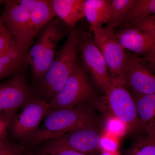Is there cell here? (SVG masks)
<instances>
[{"mask_svg":"<svg viewBox=\"0 0 155 155\" xmlns=\"http://www.w3.org/2000/svg\"><path fill=\"white\" fill-rule=\"evenodd\" d=\"M97 103L107 116L115 117L127 125L128 129L141 130L135 101L125 84L114 81L112 86L102 98L95 99Z\"/></svg>","mask_w":155,"mask_h":155,"instance_id":"277c9868","label":"cell"},{"mask_svg":"<svg viewBox=\"0 0 155 155\" xmlns=\"http://www.w3.org/2000/svg\"><path fill=\"white\" fill-rule=\"evenodd\" d=\"M101 155H121L119 153L118 151L114 152H110L104 151H101Z\"/></svg>","mask_w":155,"mask_h":155,"instance_id":"f1b7e54d","label":"cell"},{"mask_svg":"<svg viewBox=\"0 0 155 155\" xmlns=\"http://www.w3.org/2000/svg\"><path fill=\"white\" fill-rule=\"evenodd\" d=\"M153 15H155V0H136L120 24L124 25L138 18Z\"/></svg>","mask_w":155,"mask_h":155,"instance_id":"ac0fdd59","label":"cell"},{"mask_svg":"<svg viewBox=\"0 0 155 155\" xmlns=\"http://www.w3.org/2000/svg\"><path fill=\"white\" fill-rule=\"evenodd\" d=\"M118 138L107 134H102L100 142V150L104 151H117L119 148Z\"/></svg>","mask_w":155,"mask_h":155,"instance_id":"484cf974","label":"cell"},{"mask_svg":"<svg viewBox=\"0 0 155 155\" xmlns=\"http://www.w3.org/2000/svg\"><path fill=\"white\" fill-rule=\"evenodd\" d=\"M6 1H1V0H0V5L1 4H2V3L4 2H5Z\"/></svg>","mask_w":155,"mask_h":155,"instance_id":"f546056e","label":"cell"},{"mask_svg":"<svg viewBox=\"0 0 155 155\" xmlns=\"http://www.w3.org/2000/svg\"><path fill=\"white\" fill-rule=\"evenodd\" d=\"M0 17L19 47L26 51L34 40L29 0L6 1Z\"/></svg>","mask_w":155,"mask_h":155,"instance_id":"8992f818","label":"cell"},{"mask_svg":"<svg viewBox=\"0 0 155 155\" xmlns=\"http://www.w3.org/2000/svg\"><path fill=\"white\" fill-rule=\"evenodd\" d=\"M95 91L91 83L83 65L78 61L77 66L67 82L51 101L48 102V112L69 109L92 101Z\"/></svg>","mask_w":155,"mask_h":155,"instance_id":"5b68a950","label":"cell"},{"mask_svg":"<svg viewBox=\"0 0 155 155\" xmlns=\"http://www.w3.org/2000/svg\"><path fill=\"white\" fill-rule=\"evenodd\" d=\"M83 66L94 82L106 94L113 83L105 61L94 38L84 32L78 46Z\"/></svg>","mask_w":155,"mask_h":155,"instance_id":"ba28073f","label":"cell"},{"mask_svg":"<svg viewBox=\"0 0 155 155\" xmlns=\"http://www.w3.org/2000/svg\"><path fill=\"white\" fill-rule=\"evenodd\" d=\"M115 36L125 50L143 57L155 47V39L133 27H124L115 33Z\"/></svg>","mask_w":155,"mask_h":155,"instance_id":"4fadbf2b","label":"cell"},{"mask_svg":"<svg viewBox=\"0 0 155 155\" xmlns=\"http://www.w3.org/2000/svg\"><path fill=\"white\" fill-rule=\"evenodd\" d=\"M84 0H52L56 16L73 29L84 17Z\"/></svg>","mask_w":155,"mask_h":155,"instance_id":"5bb4252c","label":"cell"},{"mask_svg":"<svg viewBox=\"0 0 155 155\" xmlns=\"http://www.w3.org/2000/svg\"><path fill=\"white\" fill-rule=\"evenodd\" d=\"M123 25L124 27L138 28L155 39V15L138 18Z\"/></svg>","mask_w":155,"mask_h":155,"instance_id":"44dd1931","label":"cell"},{"mask_svg":"<svg viewBox=\"0 0 155 155\" xmlns=\"http://www.w3.org/2000/svg\"><path fill=\"white\" fill-rule=\"evenodd\" d=\"M33 97L24 74H16L0 84V116L14 119L17 110Z\"/></svg>","mask_w":155,"mask_h":155,"instance_id":"30bf717a","label":"cell"},{"mask_svg":"<svg viewBox=\"0 0 155 155\" xmlns=\"http://www.w3.org/2000/svg\"><path fill=\"white\" fill-rule=\"evenodd\" d=\"M110 0H84V17L90 25L92 31L107 24L110 17Z\"/></svg>","mask_w":155,"mask_h":155,"instance_id":"9a60e30c","label":"cell"},{"mask_svg":"<svg viewBox=\"0 0 155 155\" xmlns=\"http://www.w3.org/2000/svg\"><path fill=\"white\" fill-rule=\"evenodd\" d=\"M64 31L61 21L53 19L42 30L36 42L27 53L26 63L30 65L36 82L41 80L54 60L57 46Z\"/></svg>","mask_w":155,"mask_h":155,"instance_id":"3957f363","label":"cell"},{"mask_svg":"<svg viewBox=\"0 0 155 155\" xmlns=\"http://www.w3.org/2000/svg\"></svg>","mask_w":155,"mask_h":155,"instance_id":"4dcf8cb0","label":"cell"},{"mask_svg":"<svg viewBox=\"0 0 155 155\" xmlns=\"http://www.w3.org/2000/svg\"><path fill=\"white\" fill-rule=\"evenodd\" d=\"M98 125L93 107L88 104L69 109L49 111L41 127L29 140L31 145H38L80 128Z\"/></svg>","mask_w":155,"mask_h":155,"instance_id":"6da1fadb","label":"cell"},{"mask_svg":"<svg viewBox=\"0 0 155 155\" xmlns=\"http://www.w3.org/2000/svg\"><path fill=\"white\" fill-rule=\"evenodd\" d=\"M17 48H21L0 17V54Z\"/></svg>","mask_w":155,"mask_h":155,"instance_id":"7402d4cb","label":"cell"},{"mask_svg":"<svg viewBox=\"0 0 155 155\" xmlns=\"http://www.w3.org/2000/svg\"><path fill=\"white\" fill-rule=\"evenodd\" d=\"M137 116L142 130H155V93L142 94L133 93Z\"/></svg>","mask_w":155,"mask_h":155,"instance_id":"2e32d148","label":"cell"},{"mask_svg":"<svg viewBox=\"0 0 155 155\" xmlns=\"http://www.w3.org/2000/svg\"><path fill=\"white\" fill-rule=\"evenodd\" d=\"M48 112L47 101L34 97L23 106L20 114L14 117L10 126L11 133L21 141H29Z\"/></svg>","mask_w":155,"mask_h":155,"instance_id":"9c48e42d","label":"cell"},{"mask_svg":"<svg viewBox=\"0 0 155 155\" xmlns=\"http://www.w3.org/2000/svg\"><path fill=\"white\" fill-rule=\"evenodd\" d=\"M0 155H30L28 149L5 139L0 141Z\"/></svg>","mask_w":155,"mask_h":155,"instance_id":"d4e9b609","label":"cell"},{"mask_svg":"<svg viewBox=\"0 0 155 155\" xmlns=\"http://www.w3.org/2000/svg\"><path fill=\"white\" fill-rule=\"evenodd\" d=\"M26 51L20 48L0 54V79L17 73L26 61Z\"/></svg>","mask_w":155,"mask_h":155,"instance_id":"e0dca14e","label":"cell"},{"mask_svg":"<svg viewBox=\"0 0 155 155\" xmlns=\"http://www.w3.org/2000/svg\"><path fill=\"white\" fill-rule=\"evenodd\" d=\"M13 119L0 116V141L6 139L8 130Z\"/></svg>","mask_w":155,"mask_h":155,"instance_id":"4316f807","label":"cell"},{"mask_svg":"<svg viewBox=\"0 0 155 155\" xmlns=\"http://www.w3.org/2000/svg\"><path fill=\"white\" fill-rule=\"evenodd\" d=\"M146 133L126 151L125 155H155V130Z\"/></svg>","mask_w":155,"mask_h":155,"instance_id":"d6986e66","label":"cell"},{"mask_svg":"<svg viewBox=\"0 0 155 155\" xmlns=\"http://www.w3.org/2000/svg\"><path fill=\"white\" fill-rule=\"evenodd\" d=\"M127 54L124 75L125 86L134 93L155 94V68L143 58L130 53Z\"/></svg>","mask_w":155,"mask_h":155,"instance_id":"8fae6325","label":"cell"},{"mask_svg":"<svg viewBox=\"0 0 155 155\" xmlns=\"http://www.w3.org/2000/svg\"><path fill=\"white\" fill-rule=\"evenodd\" d=\"M107 116L105 126V133L118 138L122 136L128 129L127 125L115 117Z\"/></svg>","mask_w":155,"mask_h":155,"instance_id":"cb8c5ba5","label":"cell"},{"mask_svg":"<svg viewBox=\"0 0 155 155\" xmlns=\"http://www.w3.org/2000/svg\"><path fill=\"white\" fill-rule=\"evenodd\" d=\"M102 134L97 125L80 128L49 140L85 154L95 155L100 150Z\"/></svg>","mask_w":155,"mask_h":155,"instance_id":"7c38bea8","label":"cell"},{"mask_svg":"<svg viewBox=\"0 0 155 155\" xmlns=\"http://www.w3.org/2000/svg\"><path fill=\"white\" fill-rule=\"evenodd\" d=\"M114 28L106 26L94 31V39L105 61L112 79L125 84L124 75L128 54L116 38Z\"/></svg>","mask_w":155,"mask_h":155,"instance_id":"52a82bcc","label":"cell"},{"mask_svg":"<svg viewBox=\"0 0 155 155\" xmlns=\"http://www.w3.org/2000/svg\"><path fill=\"white\" fill-rule=\"evenodd\" d=\"M135 2L136 0H111L110 12L106 26L114 28L121 24Z\"/></svg>","mask_w":155,"mask_h":155,"instance_id":"ffe728a7","label":"cell"},{"mask_svg":"<svg viewBox=\"0 0 155 155\" xmlns=\"http://www.w3.org/2000/svg\"><path fill=\"white\" fill-rule=\"evenodd\" d=\"M83 33L80 28L72 29L47 72L39 82L36 91L44 99L48 100L49 102L51 101L75 70L78 46Z\"/></svg>","mask_w":155,"mask_h":155,"instance_id":"7a4b0ae2","label":"cell"},{"mask_svg":"<svg viewBox=\"0 0 155 155\" xmlns=\"http://www.w3.org/2000/svg\"><path fill=\"white\" fill-rule=\"evenodd\" d=\"M143 58L150 65L155 68V47L147 54Z\"/></svg>","mask_w":155,"mask_h":155,"instance_id":"83f0119b","label":"cell"},{"mask_svg":"<svg viewBox=\"0 0 155 155\" xmlns=\"http://www.w3.org/2000/svg\"><path fill=\"white\" fill-rule=\"evenodd\" d=\"M40 155H87L48 140Z\"/></svg>","mask_w":155,"mask_h":155,"instance_id":"603a6c76","label":"cell"}]
</instances>
